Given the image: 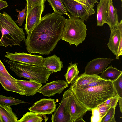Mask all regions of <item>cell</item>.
Returning a JSON list of instances; mask_svg holds the SVG:
<instances>
[{
  "instance_id": "21",
  "label": "cell",
  "mask_w": 122,
  "mask_h": 122,
  "mask_svg": "<svg viewBox=\"0 0 122 122\" xmlns=\"http://www.w3.org/2000/svg\"><path fill=\"white\" fill-rule=\"evenodd\" d=\"M51 117L52 122H71L69 115L66 112L61 102Z\"/></svg>"
},
{
  "instance_id": "34",
  "label": "cell",
  "mask_w": 122,
  "mask_h": 122,
  "mask_svg": "<svg viewBox=\"0 0 122 122\" xmlns=\"http://www.w3.org/2000/svg\"><path fill=\"white\" fill-rule=\"evenodd\" d=\"M0 73L7 78L15 80L16 79L9 73L0 60Z\"/></svg>"
},
{
  "instance_id": "5",
  "label": "cell",
  "mask_w": 122,
  "mask_h": 122,
  "mask_svg": "<svg viewBox=\"0 0 122 122\" xmlns=\"http://www.w3.org/2000/svg\"><path fill=\"white\" fill-rule=\"evenodd\" d=\"M66 19L61 40L68 42L70 45L77 47L85 40L86 35V25L84 20L71 16Z\"/></svg>"
},
{
  "instance_id": "11",
  "label": "cell",
  "mask_w": 122,
  "mask_h": 122,
  "mask_svg": "<svg viewBox=\"0 0 122 122\" xmlns=\"http://www.w3.org/2000/svg\"><path fill=\"white\" fill-rule=\"evenodd\" d=\"M68 86V84L64 80H56L46 83L41 87L37 92L50 97L56 94H60Z\"/></svg>"
},
{
  "instance_id": "36",
  "label": "cell",
  "mask_w": 122,
  "mask_h": 122,
  "mask_svg": "<svg viewBox=\"0 0 122 122\" xmlns=\"http://www.w3.org/2000/svg\"><path fill=\"white\" fill-rule=\"evenodd\" d=\"M119 96L118 95L112 98L109 106L111 107L116 108L119 98Z\"/></svg>"
},
{
  "instance_id": "29",
  "label": "cell",
  "mask_w": 122,
  "mask_h": 122,
  "mask_svg": "<svg viewBox=\"0 0 122 122\" xmlns=\"http://www.w3.org/2000/svg\"><path fill=\"white\" fill-rule=\"evenodd\" d=\"M115 108L111 107L101 122H116L115 118Z\"/></svg>"
},
{
  "instance_id": "9",
  "label": "cell",
  "mask_w": 122,
  "mask_h": 122,
  "mask_svg": "<svg viewBox=\"0 0 122 122\" xmlns=\"http://www.w3.org/2000/svg\"><path fill=\"white\" fill-rule=\"evenodd\" d=\"M67 11L70 15L87 21L89 16L88 12L79 3L74 0H61Z\"/></svg>"
},
{
  "instance_id": "12",
  "label": "cell",
  "mask_w": 122,
  "mask_h": 122,
  "mask_svg": "<svg viewBox=\"0 0 122 122\" xmlns=\"http://www.w3.org/2000/svg\"><path fill=\"white\" fill-rule=\"evenodd\" d=\"M113 60L111 58H99L88 62L85 68V73L89 75H98L106 69Z\"/></svg>"
},
{
  "instance_id": "33",
  "label": "cell",
  "mask_w": 122,
  "mask_h": 122,
  "mask_svg": "<svg viewBox=\"0 0 122 122\" xmlns=\"http://www.w3.org/2000/svg\"><path fill=\"white\" fill-rule=\"evenodd\" d=\"M106 80L102 78L93 81L87 84L78 87L83 88H88L98 85L104 82Z\"/></svg>"
},
{
  "instance_id": "2",
  "label": "cell",
  "mask_w": 122,
  "mask_h": 122,
  "mask_svg": "<svg viewBox=\"0 0 122 122\" xmlns=\"http://www.w3.org/2000/svg\"><path fill=\"white\" fill-rule=\"evenodd\" d=\"M77 99L88 111H91L107 100L117 95L112 81L106 80L96 86L86 88L70 86Z\"/></svg>"
},
{
  "instance_id": "40",
  "label": "cell",
  "mask_w": 122,
  "mask_h": 122,
  "mask_svg": "<svg viewBox=\"0 0 122 122\" xmlns=\"http://www.w3.org/2000/svg\"><path fill=\"white\" fill-rule=\"evenodd\" d=\"M2 119L0 115V122H3Z\"/></svg>"
},
{
  "instance_id": "35",
  "label": "cell",
  "mask_w": 122,
  "mask_h": 122,
  "mask_svg": "<svg viewBox=\"0 0 122 122\" xmlns=\"http://www.w3.org/2000/svg\"><path fill=\"white\" fill-rule=\"evenodd\" d=\"M122 55V37L120 40L117 53L116 55V59L118 60L119 59V56Z\"/></svg>"
},
{
  "instance_id": "17",
  "label": "cell",
  "mask_w": 122,
  "mask_h": 122,
  "mask_svg": "<svg viewBox=\"0 0 122 122\" xmlns=\"http://www.w3.org/2000/svg\"><path fill=\"white\" fill-rule=\"evenodd\" d=\"M15 80L7 78L0 73V83L5 90L25 95L24 91L16 83Z\"/></svg>"
},
{
  "instance_id": "19",
  "label": "cell",
  "mask_w": 122,
  "mask_h": 122,
  "mask_svg": "<svg viewBox=\"0 0 122 122\" xmlns=\"http://www.w3.org/2000/svg\"><path fill=\"white\" fill-rule=\"evenodd\" d=\"M0 115L4 122H18L17 115L10 106L0 104Z\"/></svg>"
},
{
  "instance_id": "13",
  "label": "cell",
  "mask_w": 122,
  "mask_h": 122,
  "mask_svg": "<svg viewBox=\"0 0 122 122\" xmlns=\"http://www.w3.org/2000/svg\"><path fill=\"white\" fill-rule=\"evenodd\" d=\"M122 37V20L118 22L117 27L111 31L107 46L111 51L116 55L119 43Z\"/></svg>"
},
{
  "instance_id": "3",
  "label": "cell",
  "mask_w": 122,
  "mask_h": 122,
  "mask_svg": "<svg viewBox=\"0 0 122 122\" xmlns=\"http://www.w3.org/2000/svg\"><path fill=\"white\" fill-rule=\"evenodd\" d=\"M0 30L2 36L0 46L7 47L9 46H21L23 41L26 40L22 28L19 27L11 17L5 11L0 12Z\"/></svg>"
},
{
  "instance_id": "4",
  "label": "cell",
  "mask_w": 122,
  "mask_h": 122,
  "mask_svg": "<svg viewBox=\"0 0 122 122\" xmlns=\"http://www.w3.org/2000/svg\"><path fill=\"white\" fill-rule=\"evenodd\" d=\"M10 69L20 78L24 77L42 83H46L53 72L41 66H33L4 59Z\"/></svg>"
},
{
  "instance_id": "41",
  "label": "cell",
  "mask_w": 122,
  "mask_h": 122,
  "mask_svg": "<svg viewBox=\"0 0 122 122\" xmlns=\"http://www.w3.org/2000/svg\"><path fill=\"white\" fill-rule=\"evenodd\" d=\"M121 1V4H122V0H120Z\"/></svg>"
},
{
  "instance_id": "7",
  "label": "cell",
  "mask_w": 122,
  "mask_h": 122,
  "mask_svg": "<svg viewBox=\"0 0 122 122\" xmlns=\"http://www.w3.org/2000/svg\"><path fill=\"white\" fill-rule=\"evenodd\" d=\"M6 53L4 56L10 60L36 66H42L44 59L40 56L23 52L12 53L8 51Z\"/></svg>"
},
{
  "instance_id": "23",
  "label": "cell",
  "mask_w": 122,
  "mask_h": 122,
  "mask_svg": "<svg viewBox=\"0 0 122 122\" xmlns=\"http://www.w3.org/2000/svg\"><path fill=\"white\" fill-rule=\"evenodd\" d=\"M66 73L65 74L66 82L69 84L74 82L78 77L79 71L77 67L78 63H69Z\"/></svg>"
},
{
  "instance_id": "37",
  "label": "cell",
  "mask_w": 122,
  "mask_h": 122,
  "mask_svg": "<svg viewBox=\"0 0 122 122\" xmlns=\"http://www.w3.org/2000/svg\"><path fill=\"white\" fill-rule=\"evenodd\" d=\"M8 6V5L6 1L0 0V10Z\"/></svg>"
},
{
  "instance_id": "31",
  "label": "cell",
  "mask_w": 122,
  "mask_h": 122,
  "mask_svg": "<svg viewBox=\"0 0 122 122\" xmlns=\"http://www.w3.org/2000/svg\"><path fill=\"white\" fill-rule=\"evenodd\" d=\"M27 6L26 5L25 8L22 9V11H20L18 9L15 10V11L18 12L19 14L17 15L18 19L15 22L17 23H18V25L20 26L22 25L26 16V11H27Z\"/></svg>"
},
{
  "instance_id": "25",
  "label": "cell",
  "mask_w": 122,
  "mask_h": 122,
  "mask_svg": "<svg viewBox=\"0 0 122 122\" xmlns=\"http://www.w3.org/2000/svg\"><path fill=\"white\" fill-rule=\"evenodd\" d=\"M53 9L54 12L58 15L66 14L69 17L70 15L66 11L61 0H46Z\"/></svg>"
},
{
  "instance_id": "14",
  "label": "cell",
  "mask_w": 122,
  "mask_h": 122,
  "mask_svg": "<svg viewBox=\"0 0 122 122\" xmlns=\"http://www.w3.org/2000/svg\"><path fill=\"white\" fill-rule=\"evenodd\" d=\"M15 81L24 91L25 95L33 96L41 87L42 84L33 80L29 81L15 79Z\"/></svg>"
},
{
  "instance_id": "39",
  "label": "cell",
  "mask_w": 122,
  "mask_h": 122,
  "mask_svg": "<svg viewBox=\"0 0 122 122\" xmlns=\"http://www.w3.org/2000/svg\"><path fill=\"white\" fill-rule=\"evenodd\" d=\"M113 98H110L104 102L107 105H108L110 103Z\"/></svg>"
},
{
  "instance_id": "1",
  "label": "cell",
  "mask_w": 122,
  "mask_h": 122,
  "mask_svg": "<svg viewBox=\"0 0 122 122\" xmlns=\"http://www.w3.org/2000/svg\"><path fill=\"white\" fill-rule=\"evenodd\" d=\"M66 19L55 12L41 17L24 41L30 53L48 55L53 51L62 34Z\"/></svg>"
},
{
  "instance_id": "32",
  "label": "cell",
  "mask_w": 122,
  "mask_h": 122,
  "mask_svg": "<svg viewBox=\"0 0 122 122\" xmlns=\"http://www.w3.org/2000/svg\"><path fill=\"white\" fill-rule=\"evenodd\" d=\"M46 0H26L27 9V14L34 6L44 4Z\"/></svg>"
},
{
  "instance_id": "20",
  "label": "cell",
  "mask_w": 122,
  "mask_h": 122,
  "mask_svg": "<svg viewBox=\"0 0 122 122\" xmlns=\"http://www.w3.org/2000/svg\"><path fill=\"white\" fill-rule=\"evenodd\" d=\"M110 107L109 106L103 102L97 107L92 109V115L91 118V122H101Z\"/></svg>"
},
{
  "instance_id": "18",
  "label": "cell",
  "mask_w": 122,
  "mask_h": 122,
  "mask_svg": "<svg viewBox=\"0 0 122 122\" xmlns=\"http://www.w3.org/2000/svg\"><path fill=\"white\" fill-rule=\"evenodd\" d=\"M119 22L117 10L114 7L112 0H110L109 14L105 23L108 25L111 31L117 27Z\"/></svg>"
},
{
  "instance_id": "38",
  "label": "cell",
  "mask_w": 122,
  "mask_h": 122,
  "mask_svg": "<svg viewBox=\"0 0 122 122\" xmlns=\"http://www.w3.org/2000/svg\"><path fill=\"white\" fill-rule=\"evenodd\" d=\"M119 106L120 111L121 113L122 112V98L119 97Z\"/></svg>"
},
{
  "instance_id": "8",
  "label": "cell",
  "mask_w": 122,
  "mask_h": 122,
  "mask_svg": "<svg viewBox=\"0 0 122 122\" xmlns=\"http://www.w3.org/2000/svg\"><path fill=\"white\" fill-rule=\"evenodd\" d=\"M56 106L54 99L43 98L35 102L28 109L30 111L44 116L52 114Z\"/></svg>"
},
{
  "instance_id": "27",
  "label": "cell",
  "mask_w": 122,
  "mask_h": 122,
  "mask_svg": "<svg viewBox=\"0 0 122 122\" xmlns=\"http://www.w3.org/2000/svg\"><path fill=\"white\" fill-rule=\"evenodd\" d=\"M80 4L88 12L89 16L95 13V4L98 3V0H74Z\"/></svg>"
},
{
  "instance_id": "10",
  "label": "cell",
  "mask_w": 122,
  "mask_h": 122,
  "mask_svg": "<svg viewBox=\"0 0 122 122\" xmlns=\"http://www.w3.org/2000/svg\"><path fill=\"white\" fill-rule=\"evenodd\" d=\"M45 7L44 4L34 6L27 14L25 30L28 34L40 21Z\"/></svg>"
},
{
  "instance_id": "26",
  "label": "cell",
  "mask_w": 122,
  "mask_h": 122,
  "mask_svg": "<svg viewBox=\"0 0 122 122\" xmlns=\"http://www.w3.org/2000/svg\"><path fill=\"white\" fill-rule=\"evenodd\" d=\"M42 115L30 111L24 114L18 122H41L43 120Z\"/></svg>"
},
{
  "instance_id": "28",
  "label": "cell",
  "mask_w": 122,
  "mask_h": 122,
  "mask_svg": "<svg viewBox=\"0 0 122 122\" xmlns=\"http://www.w3.org/2000/svg\"><path fill=\"white\" fill-rule=\"evenodd\" d=\"M26 103H28L11 97L6 96L3 95H0V104L10 106L20 104Z\"/></svg>"
},
{
  "instance_id": "24",
  "label": "cell",
  "mask_w": 122,
  "mask_h": 122,
  "mask_svg": "<svg viewBox=\"0 0 122 122\" xmlns=\"http://www.w3.org/2000/svg\"><path fill=\"white\" fill-rule=\"evenodd\" d=\"M122 73V71L110 65L102 71L100 76L104 79L112 81L116 80Z\"/></svg>"
},
{
  "instance_id": "30",
  "label": "cell",
  "mask_w": 122,
  "mask_h": 122,
  "mask_svg": "<svg viewBox=\"0 0 122 122\" xmlns=\"http://www.w3.org/2000/svg\"><path fill=\"white\" fill-rule=\"evenodd\" d=\"M112 82L117 95L122 98V73Z\"/></svg>"
},
{
  "instance_id": "16",
  "label": "cell",
  "mask_w": 122,
  "mask_h": 122,
  "mask_svg": "<svg viewBox=\"0 0 122 122\" xmlns=\"http://www.w3.org/2000/svg\"><path fill=\"white\" fill-rule=\"evenodd\" d=\"M42 66L53 73L60 71L63 67L60 58L55 54L44 58Z\"/></svg>"
},
{
  "instance_id": "15",
  "label": "cell",
  "mask_w": 122,
  "mask_h": 122,
  "mask_svg": "<svg viewBox=\"0 0 122 122\" xmlns=\"http://www.w3.org/2000/svg\"><path fill=\"white\" fill-rule=\"evenodd\" d=\"M110 0H100L97 5V26H101L105 23L108 16Z\"/></svg>"
},
{
  "instance_id": "6",
  "label": "cell",
  "mask_w": 122,
  "mask_h": 122,
  "mask_svg": "<svg viewBox=\"0 0 122 122\" xmlns=\"http://www.w3.org/2000/svg\"><path fill=\"white\" fill-rule=\"evenodd\" d=\"M61 102L71 122H86L83 117L88 110L76 98L70 88L64 92Z\"/></svg>"
},
{
  "instance_id": "22",
  "label": "cell",
  "mask_w": 122,
  "mask_h": 122,
  "mask_svg": "<svg viewBox=\"0 0 122 122\" xmlns=\"http://www.w3.org/2000/svg\"><path fill=\"white\" fill-rule=\"evenodd\" d=\"M102 78L98 75H89L85 73L80 75L77 79L70 86L78 87L87 84Z\"/></svg>"
}]
</instances>
